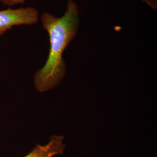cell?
Returning a JSON list of instances; mask_svg holds the SVG:
<instances>
[{
  "label": "cell",
  "mask_w": 157,
  "mask_h": 157,
  "mask_svg": "<svg viewBox=\"0 0 157 157\" xmlns=\"http://www.w3.org/2000/svg\"><path fill=\"white\" fill-rule=\"evenodd\" d=\"M143 2L146 3L151 8L152 10L154 11L157 10V0H141Z\"/></svg>",
  "instance_id": "obj_5"
},
{
  "label": "cell",
  "mask_w": 157,
  "mask_h": 157,
  "mask_svg": "<svg viewBox=\"0 0 157 157\" xmlns=\"http://www.w3.org/2000/svg\"><path fill=\"white\" fill-rule=\"evenodd\" d=\"M26 0H0V2L4 6L10 7L16 6L17 4H22L25 2Z\"/></svg>",
  "instance_id": "obj_4"
},
{
  "label": "cell",
  "mask_w": 157,
  "mask_h": 157,
  "mask_svg": "<svg viewBox=\"0 0 157 157\" xmlns=\"http://www.w3.org/2000/svg\"><path fill=\"white\" fill-rule=\"evenodd\" d=\"M40 18L43 28L49 36L50 50L44 65L35 73L34 80L36 90L44 92L56 87L65 75L63 54L78 32L80 24L78 6L73 0H68L62 17L45 12Z\"/></svg>",
  "instance_id": "obj_1"
},
{
  "label": "cell",
  "mask_w": 157,
  "mask_h": 157,
  "mask_svg": "<svg viewBox=\"0 0 157 157\" xmlns=\"http://www.w3.org/2000/svg\"><path fill=\"white\" fill-rule=\"evenodd\" d=\"M64 137L52 136L48 144L45 146L37 144L28 155L24 157H53L63 154L65 145L63 143Z\"/></svg>",
  "instance_id": "obj_3"
},
{
  "label": "cell",
  "mask_w": 157,
  "mask_h": 157,
  "mask_svg": "<svg viewBox=\"0 0 157 157\" xmlns=\"http://www.w3.org/2000/svg\"><path fill=\"white\" fill-rule=\"evenodd\" d=\"M39 19V11L33 7L8 8L0 11V36L15 26L36 24Z\"/></svg>",
  "instance_id": "obj_2"
}]
</instances>
